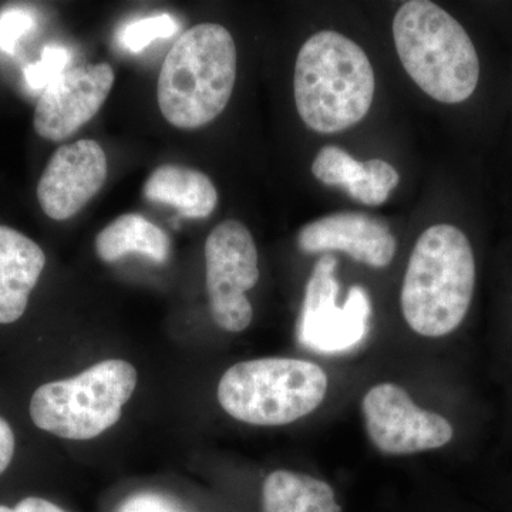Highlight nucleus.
<instances>
[{"mask_svg":"<svg viewBox=\"0 0 512 512\" xmlns=\"http://www.w3.org/2000/svg\"><path fill=\"white\" fill-rule=\"evenodd\" d=\"M375 70L365 50L335 30L303 43L295 63L293 93L303 123L335 134L360 123L375 97Z\"/></svg>","mask_w":512,"mask_h":512,"instance_id":"f257e3e1","label":"nucleus"},{"mask_svg":"<svg viewBox=\"0 0 512 512\" xmlns=\"http://www.w3.org/2000/svg\"><path fill=\"white\" fill-rule=\"evenodd\" d=\"M476 274L473 247L460 228H427L414 245L400 295L410 329L434 339L453 333L470 309Z\"/></svg>","mask_w":512,"mask_h":512,"instance_id":"f03ea898","label":"nucleus"},{"mask_svg":"<svg viewBox=\"0 0 512 512\" xmlns=\"http://www.w3.org/2000/svg\"><path fill=\"white\" fill-rule=\"evenodd\" d=\"M237 66V46L224 26L201 23L185 30L158 74L164 119L181 130H197L220 117L234 92Z\"/></svg>","mask_w":512,"mask_h":512,"instance_id":"7ed1b4c3","label":"nucleus"},{"mask_svg":"<svg viewBox=\"0 0 512 512\" xmlns=\"http://www.w3.org/2000/svg\"><path fill=\"white\" fill-rule=\"evenodd\" d=\"M393 37L404 70L431 99L460 104L476 92V46L458 20L436 3H403L393 19Z\"/></svg>","mask_w":512,"mask_h":512,"instance_id":"20e7f679","label":"nucleus"},{"mask_svg":"<svg viewBox=\"0 0 512 512\" xmlns=\"http://www.w3.org/2000/svg\"><path fill=\"white\" fill-rule=\"evenodd\" d=\"M329 379L316 363L292 357L245 360L229 367L217 397L232 419L252 426H286L315 412Z\"/></svg>","mask_w":512,"mask_h":512,"instance_id":"39448f33","label":"nucleus"},{"mask_svg":"<svg viewBox=\"0 0 512 512\" xmlns=\"http://www.w3.org/2000/svg\"><path fill=\"white\" fill-rule=\"evenodd\" d=\"M137 387V370L109 359L70 379L43 384L30 400L40 430L67 440H92L120 420Z\"/></svg>","mask_w":512,"mask_h":512,"instance_id":"423d86ee","label":"nucleus"},{"mask_svg":"<svg viewBox=\"0 0 512 512\" xmlns=\"http://www.w3.org/2000/svg\"><path fill=\"white\" fill-rule=\"evenodd\" d=\"M204 255L212 319L222 330L244 332L254 318L247 292L261 275L251 231L239 221L221 222L208 235Z\"/></svg>","mask_w":512,"mask_h":512,"instance_id":"0eeeda50","label":"nucleus"},{"mask_svg":"<svg viewBox=\"0 0 512 512\" xmlns=\"http://www.w3.org/2000/svg\"><path fill=\"white\" fill-rule=\"evenodd\" d=\"M338 258L325 254L316 261L303 299L298 338L302 345L319 352H342L362 342L372 315L369 295L353 286L345 305L338 306Z\"/></svg>","mask_w":512,"mask_h":512,"instance_id":"6e6552de","label":"nucleus"},{"mask_svg":"<svg viewBox=\"0 0 512 512\" xmlns=\"http://www.w3.org/2000/svg\"><path fill=\"white\" fill-rule=\"evenodd\" d=\"M362 414L370 443L384 456H412L453 440L454 429L446 417L421 409L394 383L376 384L367 390Z\"/></svg>","mask_w":512,"mask_h":512,"instance_id":"1a4fd4ad","label":"nucleus"},{"mask_svg":"<svg viewBox=\"0 0 512 512\" xmlns=\"http://www.w3.org/2000/svg\"><path fill=\"white\" fill-rule=\"evenodd\" d=\"M109 63L84 64L66 70L37 100L33 127L53 143L67 140L96 117L114 86Z\"/></svg>","mask_w":512,"mask_h":512,"instance_id":"9d476101","label":"nucleus"},{"mask_svg":"<svg viewBox=\"0 0 512 512\" xmlns=\"http://www.w3.org/2000/svg\"><path fill=\"white\" fill-rule=\"evenodd\" d=\"M109 174L106 153L94 140L57 148L39 184L37 201L50 220L66 221L96 197Z\"/></svg>","mask_w":512,"mask_h":512,"instance_id":"9b49d317","label":"nucleus"},{"mask_svg":"<svg viewBox=\"0 0 512 512\" xmlns=\"http://www.w3.org/2000/svg\"><path fill=\"white\" fill-rule=\"evenodd\" d=\"M298 248L309 255L343 252L360 264L382 269L392 264L397 241L389 225L363 212H335L306 224Z\"/></svg>","mask_w":512,"mask_h":512,"instance_id":"f8f14e48","label":"nucleus"},{"mask_svg":"<svg viewBox=\"0 0 512 512\" xmlns=\"http://www.w3.org/2000/svg\"><path fill=\"white\" fill-rule=\"evenodd\" d=\"M45 265V252L33 239L0 225V325L22 318Z\"/></svg>","mask_w":512,"mask_h":512,"instance_id":"ddd939ff","label":"nucleus"},{"mask_svg":"<svg viewBox=\"0 0 512 512\" xmlns=\"http://www.w3.org/2000/svg\"><path fill=\"white\" fill-rule=\"evenodd\" d=\"M148 201L171 205L194 220L210 217L218 205V192L211 178L194 168L165 164L156 168L144 184Z\"/></svg>","mask_w":512,"mask_h":512,"instance_id":"4468645a","label":"nucleus"},{"mask_svg":"<svg viewBox=\"0 0 512 512\" xmlns=\"http://www.w3.org/2000/svg\"><path fill=\"white\" fill-rule=\"evenodd\" d=\"M97 256L107 264L127 255L146 256L156 264H164L171 255V239L165 231L140 214H123L101 229L96 238Z\"/></svg>","mask_w":512,"mask_h":512,"instance_id":"2eb2a0df","label":"nucleus"},{"mask_svg":"<svg viewBox=\"0 0 512 512\" xmlns=\"http://www.w3.org/2000/svg\"><path fill=\"white\" fill-rule=\"evenodd\" d=\"M262 512H342L326 481L296 471L276 470L262 484Z\"/></svg>","mask_w":512,"mask_h":512,"instance_id":"dca6fc26","label":"nucleus"},{"mask_svg":"<svg viewBox=\"0 0 512 512\" xmlns=\"http://www.w3.org/2000/svg\"><path fill=\"white\" fill-rule=\"evenodd\" d=\"M363 175L346 192L362 204L377 207L389 200L390 194L400 183V175L392 164L383 160H369L363 163Z\"/></svg>","mask_w":512,"mask_h":512,"instance_id":"f3484780","label":"nucleus"},{"mask_svg":"<svg viewBox=\"0 0 512 512\" xmlns=\"http://www.w3.org/2000/svg\"><path fill=\"white\" fill-rule=\"evenodd\" d=\"M363 170V163L338 146L320 148L312 163L316 180L330 187H342L345 191L360 180Z\"/></svg>","mask_w":512,"mask_h":512,"instance_id":"a211bd4d","label":"nucleus"},{"mask_svg":"<svg viewBox=\"0 0 512 512\" xmlns=\"http://www.w3.org/2000/svg\"><path fill=\"white\" fill-rule=\"evenodd\" d=\"M177 30L178 23L170 15L151 16L128 25L121 35V43L131 53H138L154 40L173 36Z\"/></svg>","mask_w":512,"mask_h":512,"instance_id":"6ab92c4d","label":"nucleus"},{"mask_svg":"<svg viewBox=\"0 0 512 512\" xmlns=\"http://www.w3.org/2000/svg\"><path fill=\"white\" fill-rule=\"evenodd\" d=\"M113 512H194L174 495L144 490L128 495Z\"/></svg>","mask_w":512,"mask_h":512,"instance_id":"aec40b11","label":"nucleus"},{"mask_svg":"<svg viewBox=\"0 0 512 512\" xmlns=\"http://www.w3.org/2000/svg\"><path fill=\"white\" fill-rule=\"evenodd\" d=\"M69 59V52L62 47H47L42 60L26 69V80L35 89L47 87L63 73Z\"/></svg>","mask_w":512,"mask_h":512,"instance_id":"412c9836","label":"nucleus"},{"mask_svg":"<svg viewBox=\"0 0 512 512\" xmlns=\"http://www.w3.org/2000/svg\"><path fill=\"white\" fill-rule=\"evenodd\" d=\"M32 25L33 19L20 10H10L0 16V47L6 52H12L19 37L25 35Z\"/></svg>","mask_w":512,"mask_h":512,"instance_id":"4be33fe9","label":"nucleus"},{"mask_svg":"<svg viewBox=\"0 0 512 512\" xmlns=\"http://www.w3.org/2000/svg\"><path fill=\"white\" fill-rule=\"evenodd\" d=\"M0 512H67L59 505L52 503L42 497H26L20 500L18 504L9 507V505L0 504Z\"/></svg>","mask_w":512,"mask_h":512,"instance_id":"5701e85b","label":"nucleus"},{"mask_svg":"<svg viewBox=\"0 0 512 512\" xmlns=\"http://www.w3.org/2000/svg\"><path fill=\"white\" fill-rule=\"evenodd\" d=\"M15 433L8 421L0 417V474L5 473L15 456Z\"/></svg>","mask_w":512,"mask_h":512,"instance_id":"b1692460","label":"nucleus"}]
</instances>
